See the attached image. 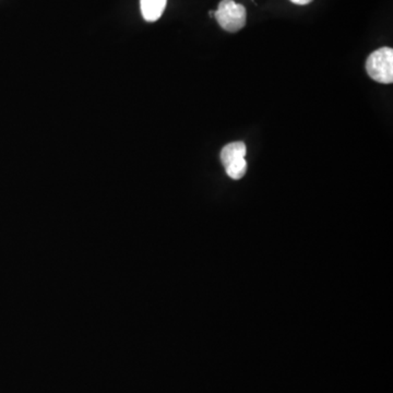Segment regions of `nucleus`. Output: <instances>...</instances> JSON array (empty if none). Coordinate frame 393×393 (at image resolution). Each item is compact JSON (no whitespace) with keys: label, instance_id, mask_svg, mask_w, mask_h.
<instances>
[{"label":"nucleus","instance_id":"obj_1","mask_svg":"<svg viewBox=\"0 0 393 393\" xmlns=\"http://www.w3.org/2000/svg\"><path fill=\"white\" fill-rule=\"evenodd\" d=\"M367 74L372 79L383 85L393 82L392 48L383 47L368 57L366 61Z\"/></svg>","mask_w":393,"mask_h":393},{"label":"nucleus","instance_id":"obj_2","mask_svg":"<svg viewBox=\"0 0 393 393\" xmlns=\"http://www.w3.org/2000/svg\"><path fill=\"white\" fill-rule=\"evenodd\" d=\"M214 18L222 29L235 33L242 30L247 20V11L244 5L233 0H222L218 10L214 11Z\"/></svg>","mask_w":393,"mask_h":393},{"label":"nucleus","instance_id":"obj_3","mask_svg":"<svg viewBox=\"0 0 393 393\" xmlns=\"http://www.w3.org/2000/svg\"><path fill=\"white\" fill-rule=\"evenodd\" d=\"M246 153H247V148H246V144L244 142L242 141L232 142V144L224 146L221 151V161H222L224 168H227L232 163L245 159Z\"/></svg>","mask_w":393,"mask_h":393},{"label":"nucleus","instance_id":"obj_4","mask_svg":"<svg viewBox=\"0 0 393 393\" xmlns=\"http://www.w3.org/2000/svg\"><path fill=\"white\" fill-rule=\"evenodd\" d=\"M168 0H140L141 12L144 20L155 22L162 16Z\"/></svg>","mask_w":393,"mask_h":393},{"label":"nucleus","instance_id":"obj_5","mask_svg":"<svg viewBox=\"0 0 393 393\" xmlns=\"http://www.w3.org/2000/svg\"><path fill=\"white\" fill-rule=\"evenodd\" d=\"M225 170L232 179L238 181L240 178L244 177L245 174L247 172V161L246 159H239L237 162L229 165L227 168H225Z\"/></svg>","mask_w":393,"mask_h":393},{"label":"nucleus","instance_id":"obj_6","mask_svg":"<svg viewBox=\"0 0 393 393\" xmlns=\"http://www.w3.org/2000/svg\"><path fill=\"white\" fill-rule=\"evenodd\" d=\"M295 5H305L311 3L313 0H291Z\"/></svg>","mask_w":393,"mask_h":393}]
</instances>
